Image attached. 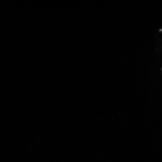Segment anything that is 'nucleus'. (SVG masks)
<instances>
[]
</instances>
